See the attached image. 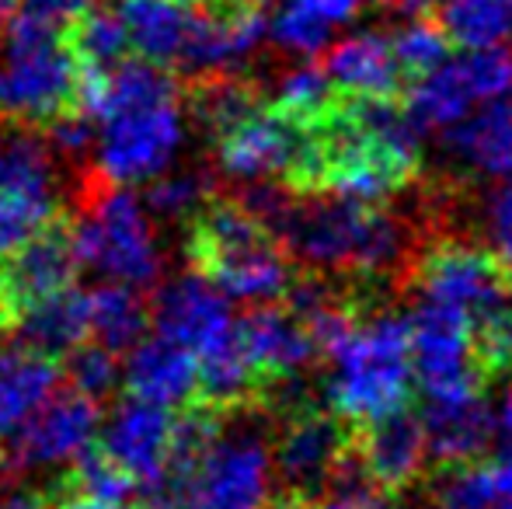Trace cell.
Returning <instances> with one entry per match:
<instances>
[{"label":"cell","mask_w":512,"mask_h":509,"mask_svg":"<svg viewBox=\"0 0 512 509\" xmlns=\"http://www.w3.org/2000/svg\"><path fill=\"white\" fill-rule=\"evenodd\" d=\"M185 252L223 297L244 304H276L300 276L276 234L241 199L209 196L189 217Z\"/></svg>","instance_id":"cell-1"},{"label":"cell","mask_w":512,"mask_h":509,"mask_svg":"<svg viewBox=\"0 0 512 509\" xmlns=\"http://www.w3.org/2000/svg\"><path fill=\"white\" fill-rule=\"evenodd\" d=\"M77 262L105 283L154 290L164 279V258L143 199L129 185H112L95 168L77 175L74 217L67 220Z\"/></svg>","instance_id":"cell-2"},{"label":"cell","mask_w":512,"mask_h":509,"mask_svg":"<svg viewBox=\"0 0 512 509\" xmlns=\"http://www.w3.org/2000/svg\"><path fill=\"white\" fill-rule=\"evenodd\" d=\"M328 408L349 426L411 405L408 318L394 311L363 314L352 335L328 356Z\"/></svg>","instance_id":"cell-3"},{"label":"cell","mask_w":512,"mask_h":509,"mask_svg":"<svg viewBox=\"0 0 512 509\" xmlns=\"http://www.w3.org/2000/svg\"><path fill=\"white\" fill-rule=\"evenodd\" d=\"M77 63L67 32L25 11L0 28V119L28 126H49L74 109Z\"/></svg>","instance_id":"cell-4"},{"label":"cell","mask_w":512,"mask_h":509,"mask_svg":"<svg viewBox=\"0 0 512 509\" xmlns=\"http://www.w3.org/2000/svg\"><path fill=\"white\" fill-rule=\"evenodd\" d=\"M272 457L255 426H227L147 509H269Z\"/></svg>","instance_id":"cell-5"},{"label":"cell","mask_w":512,"mask_h":509,"mask_svg":"<svg viewBox=\"0 0 512 509\" xmlns=\"http://www.w3.org/2000/svg\"><path fill=\"white\" fill-rule=\"evenodd\" d=\"M405 272L418 297L464 314L471 325L506 307L512 297V272L492 252V245L453 234L418 248L405 262Z\"/></svg>","instance_id":"cell-6"},{"label":"cell","mask_w":512,"mask_h":509,"mask_svg":"<svg viewBox=\"0 0 512 509\" xmlns=\"http://www.w3.org/2000/svg\"><path fill=\"white\" fill-rule=\"evenodd\" d=\"M512 88V49H460L405 84V109L422 133L446 129Z\"/></svg>","instance_id":"cell-7"},{"label":"cell","mask_w":512,"mask_h":509,"mask_svg":"<svg viewBox=\"0 0 512 509\" xmlns=\"http://www.w3.org/2000/svg\"><path fill=\"white\" fill-rule=\"evenodd\" d=\"M352 426L328 405L286 398L276 443L269 447L272 468L283 478V492L317 496L328 489L331 475L349 454Z\"/></svg>","instance_id":"cell-8"},{"label":"cell","mask_w":512,"mask_h":509,"mask_svg":"<svg viewBox=\"0 0 512 509\" xmlns=\"http://www.w3.org/2000/svg\"><path fill=\"white\" fill-rule=\"evenodd\" d=\"M411 335V377L425 398H464L485 391L474 363L471 321L450 307L418 300L408 318Z\"/></svg>","instance_id":"cell-9"},{"label":"cell","mask_w":512,"mask_h":509,"mask_svg":"<svg viewBox=\"0 0 512 509\" xmlns=\"http://www.w3.org/2000/svg\"><path fill=\"white\" fill-rule=\"evenodd\" d=\"M352 464L359 468L363 482L377 496L398 499L425 475V436L422 419L411 405L370 419L363 426H352L349 443Z\"/></svg>","instance_id":"cell-10"},{"label":"cell","mask_w":512,"mask_h":509,"mask_svg":"<svg viewBox=\"0 0 512 509\" xmlns=\"http://www.w3.org/2000/svg\"><path fill=\"white\" fill-rule=\"evenodd\" d=\"M241 349L262 384V405H269L279 391L293 394L300 374L317 360V349L310 342L304 321L283 304H251L241 321H234Z\"/></svg>","instance_id":"cell-11"},{"label":"cell","mask_w":512,"mask_h":509,"mask_svg":"<svg viewBox=\"0 0 512 509\" xmlns=\"http://www.w3.org/2000/svg\"><path fill=\"white\" fill-rule=\"evenodd\" d=\"M171 440H175V412L161 405H150L140 398H122L98 422L95 443L136 482L143 499L161 489L171 461Z\"/></svg>","instance_id":"cell-12"},{"label":"cell","mask_w":512,"mask_h":509,"mask_svg":"<svg viewBox=\"0 0 512 509\" xmlns=\"http://www.w3.org/2000/svg\"><path fill=\"white\" fill-rule=\"evenodd\" d=\"M265 42V14L255 4L196 7L175 70L192 81L241 74Z\"/></svg>","instance_id":"cell-13"},{"label":"cell","mask_w":512,"mask_h":509,"mask_svg":"<svg viewBox=\"0 0 512 509\" xmlns=\"http://www.w3.org/2000/svg\"><path fill=\"white\" fill-rule=\"evenodd\" d=\"M304 140V129L258 105L213 136V161L234 182H283Z\"/></svg>","instance_id":"cell-14"},{"label":"cell","mask_w":512,"mask_h":509,"mask_svg":"<svg viewBox=\"0 0 512 509\" xmlns=\"http://www.w3.org/2000/svg\"><path fill=\"white\" fill-rule=\"evenodd\" d=\"M150 321H154L157 335L192 349L196 356L234 328L227 297L196 269L182 272V276L168 279V283L164 279L157 283Z\"/></svg>","instance_id":"cell-15"},{"label":"cell","mask_w":512,"mask_h":509,"mask_svg":"<svg viewBox=\"0 0 512 509\" xmlns=\"http://www.w3.org/2000/svg\"><path fill=\"white\" fill-rule=\"evenodd\" d=\"M63 161L39 126L0 119V203L63 210Z\"/></svg>","instance_id":"cell-16"},{"label":"cell","mask_w":512,"mask_h":509,"mask_svg":"<svg viewBox=\"0 0 512 509\" xmlns=\"http://www.w3.org/2000/svg\"><path fill=\"white\" fill-rule=\"evenodd\" d=\"M324 74L331 88L342 98H401L405 91V74L394 56L391 35L377 28H363L345 39H331L324 49Z\"/></svg>","instance_id":"cell-17"},{"label":"cell","mask_w":512,"mask_h":509,"mask_svg":"<svg viewBox=\"0 0 512 509\" xmlns=\"http://www.w3.org/2000/svg\"><path fill=\"white\" fill-rule=\"evenodd\" d=\"M418 419H422L425 457L432 461V468L488 457V447L495 440V412L488 408L485 391L464 394V398H425Z\"/></svg>","instance_id":"cell-18"},{"label":"cell","mask_w":512,"mask_h":509,"mask_svg":"<svg viewBox=\"0 0 512 509\" xmlns=\"http://www.w3.org/2000/svg\"><path fill=\"white\" fill-rule=\"evenodd\" d=\"M122 387L129 398L150 401L161 408H189L199 401V363L196 353L178 342L154 335L140 339L122 363Z\"/></svg>","instance_id":"cell-19"},{"label":"cell","mask_w":512,"mask_h":509,"mask_svg":"<svg viewBox=\"0 0 512 509\" xmlns=\"http://www.w3.org/2000/svg\"><path fill=\"white\" fill-rule=\"evenodd\" d=\"M7 258L11 262L4 269V286L14 311L32 304V300L53 297V293L74 286L77 269H81L67 220H53Z\"/></svg>","instance_id":"cell-20"},{"label":"cell","mask_w":512,"mask_h":509,"mask_svg":"<svg viewBox=\"0 0 512 509\" xmlns=\"http://www.w3.org/2000/svg\"><path fill=\"white\" fill-rule=\"evenodd\" d=\"M443 150L481 175H512V88L439 129Z\"/></svg>","instance_id":"cell-21"},{"label":"cell","mask_w":512,"mask_h":509,"mask_svg":"<svg viewBox=\"0 0 512 509\" xmlns=\"http://www.w3.org/2000/svg\"><path fill=\"white\" fill-rule=\"evenodd\" d=\"M7 332H14V339L35 353L63 360L81 342H88V290L67 286L53 297L18 307Z\"/></svg>","instance_id":"cell-22"},{"label":"cell","mask_w":512,"mask_h":509,"mask_svg":"<svg viewBox=\"0 0 512 509\" xmlns=\"http://www.w3.org/2000/svg\"><path fill=\"white\" fill-rule=\"evenodd\" d=\"M60 377V360L35 353L18 339H4L0 332V440L60 391Z\"/></svg>","instance_id":"cell-23"},{"label":"cell","mask_w":512,"mask_h":509,"mask_svg":"<svg viewBox=\"0 0 512 509\" xmlns=\"http://www.w3.org/2000/svg\"><path fill=\"white\" fill-rule=\"evenodd\" d=\"M115 11H119L122 28H126L129 53L157 63V67L175 70L185 35H189L192 4H178V0H119Z\"/></svg>","instance_id":"cell-24"},{"label":"cell","mask_w":512,"mask_h":509,"mask_svg":"<svg viewBox=\"0 0 512 509\" xmlns=\"http://www.w3.org/2000/svg\"><path fill=\"white\" fill-rule=\"evenodd\" d=\"M150 325V307L140 290L122 283H102L88 290V339L112 353H129Z\"/></svg>","instance_id":"cell-25"},{"label":"cell","mask_w":512,"mask_h":509,"mask_svg":"<svg viewBox=\"0 0 512 509\" xmlns=\"http://www.w3.org/2000/svg\"><path fill=\"white\" fill-rule=\"evenodd\" d=\"M432 18L460 49H512V0H436Z\"/></svg>","instance_id":"cell-26"},{"label":"cell","mask_w":512,"mask_h":509,"mask_svg":"<svg viewBox=\"0 0 512 509\" xmlns=\"http://www.w3.org/2000/svg\"><path fill=\"white\" fill-rule=\"evenodd\" d=\"M276 116H283L286 123L300 129H314L324 119L335 116V109L342 105V95L331 88L328 74L317 63H297V67L283 70L272 84V95L265 98Z\"/></svg>","instance_id":"cell-27"},{"label":"cell","mask_w":512,"mask_h":509,"mask_svg":"<svg viewBox=\"0 0 512 509\" xmlns=\"http://www.w3.org/2000/svg\"><path fill=\"white\" fill-rule=\"evenodd\" d=\"M67 42L74 49L77 63L91 70H105L112 63H119L122 56H129V39L122 18L115 7L95 4L91 11H84L81 18L70 25Z\"/></svg>","instance_id":"cell-28"},{"label":"cell","mask_w":512,"mask_h":509,"mask_svg":"<svg viewBox=\"0 0 512 509\" xmlns=\"http://www.w3.org/2000/svg\"><path fill=\"white\" fill-rule=\"evenodd\" d=\"M432 509H492L495 506V468L492 457L446 464L436 468V482L429 489Z\"/></svg>","instance_id":"cell-29"},{"label":"cell","mask_w":512,"mask_h":509,"mask_svg":"<svg viewBox=\"0 0 512 509\" xmlns=\"http://www.w3.org/2000/svg\"><path fill=\"white\" fill-rule=\"evenodd\" d=\"M391 46L394 56H398L401 74H405V84L450 56V39H446V32L429 11L398 18V28L391 32Z\"/></svg>","instance_id":"cell-30"},{"label":"cell","mask_w":512,"mask_h":509,"mask_svg":"<svg viewBox=\"0 0 512 509\" xmlns=\"http://www.w3.org/2000/svg\"><path fill=\"white\" fill-rule=\"evenodd\" d=\"M209 196H213V175L206 171H182V175L164 171L150 178L140 199L157 220H189Z\"/></svg>","instance_id":"cell-31"},{"label":"cell","mask_w":512,"mask_h":509,"mask_svg":"<svg viewBox=\"0 0 512 509\" xmlns=\"http://www.w3.org/2000/svg\"><path fill=\"white\" fill-rule=\"evenodd\" d=\"M474 363L485 384L512 377V307H499L471 325Z\"/></svg>","instance_id":"cell-32"},{"label":"cell","mask_w":512,"mask_h":509,"mask_svg":"<svg viewBox=\"0 0 512 509\" xmlns=\"http://www.w3.org/2000/svg\"><path fill=\"white\" fill-rule=\"evenodd\" d=\"M67 360V377L70 387L81 394H88L91 401H105L108 394H115V387L122 384V363L119 353L98 346V342H81L74 353L63 356Z\"/></svg>","instance_id":"cell-33"},{"label":"cell","mask_w":512,"mask_h":509,"mask_svg":"<svg viewBox=\"0 0 512 509\" xmlns=\"http://www.w3.org/2000/svg\"><path fill=\"white\" fill-rule=\"evenodd\" d=\"M366 4L370 0H276L279 11L293 14V18H304L328 35H335L342 25L356 21Z\"/></svg>","instance_id":"cell-34"},{"label":"cell","mask_w":512,"mask_h":509,"mask_svg":"<svg viewBox=\"0 0 512 509\" xmlns=\"http://www.w3.org/2000/svg\"><path fill=\"white\" fill-rule=\"evenodd\" d=\"M495 436H499V454L492 457L495 468V506L512 509V387L502 401V412L495 415Z\"/></svg>","instance_id":"cell-35"},{"label":"cell","mask_w":512,"mask_h":509,"mask_svg":"<svg viewBox=\"0 0 512 509\" xmlns=\"http://www.w3.org/2000/svg\"><path fill=\"white\" fill-rule=\"evenodd\" d=\"M488 227H492V252L506 262L512 272V178L502 185L488 203Z\"/></svg>","instance_id":"cell-36"},{"label":"cell","mask_w":512,"mask_h":509,"mask_svg":"<svg viewBox=\"0 0 512 509\" xmlns=\"http://www.w3.org/2000/svg\"><path fill=\"white\" fill-rule=\"evenodd\" d=\"M98 0H21V7L32 14H39L42 21L49 25H60V28H70L84 11H91Z\"/></svg>","instance_id":"cell-37"},{"label":"cell","mask_w":512,"mask_h":509,"mask_svg":"<svg viewBox=\"0 0 512 509\" xmlns=\"http://www.w3.org/2000/svg\"><path fill=\"white\" fill-rule=\"evenodd\" d=\"M0 509H53L49 499L32 496V492H11V496L0 499Z\"/></svg>","instance_id":"cell-38"},{"label":"cell","mask_w":512,"mask_h":509,"mask_svg":"<svg viewBox=\"0 0 512 509\" xmlns=\"http://www.w3.org/2000/svg\"><path fill=\"white\" fill-rule=\"evenodd\" d=\"M53 509H126V506H112V503H98V499H84V496H53L49 499Z\"/></svg>","instance_id":"cell-39"},{"label":"cell","mask_w":512,"mask_h":509,"mask_svg":"<svg viewBox=\"0 0 512 509\" xmlns=\"http://www.w3.org/2000/svg\"><path fill=\"white\" fill-rule=\"evenodd\" d=\"M11 318H14V307L7 300V286H4V269H0V332L11 328Z\"/></svg>","instance_id":"cell-40"},{"label":"cell","mask_w":512,"mask_h":509,"mask_svg":"<svg viewBox=\"0 0 512 509\" xmlns=\"http://www.w3.org/2000/svg\"><path fill=\"white\" fill-rule=\"evenodd\" d=\"M18 11H21V0H0V28H4V21Z\"/></svg>","instance_id":"cell-41"},{"label":"cell","mask_w":512,"mask_h":509,"mask_svg":"<svg viewBox=\"0 0 512 509\" xmlns=\"http://www.w3.org/2000/svg\"><path fill=\"white\" fill-rule=\"evenodd\" d=\"M178 4H206V0H178Z\"/></svg>","instance_id":"cell-42"},{"label":"cell","mask_w":512,"mask_h":509,"mask_svg":"<svg viewBox=\"0 0 512 509\" xmlns=\"http://www.w3.org/2000/svg\"><path fill=\"white\" fill-rule=\"evenodd\" d=\"M227 4H255V0H227Z\"/></svg>","instance_id":"cell-43"},{"label":"cell","mask_w":512,"mask_h":509,"mask_svg":"<svg viewBox=\"0 0 512 509\" xmlns=\"http://www.w3.org/2000/svg\"><path fill=\"white\" fill-rule=\"evenodd\" d=\"M126 509H147V506H143V503H140V506H126Z\"/></svg>","instance_id":"cell-44"}]
</instances>
